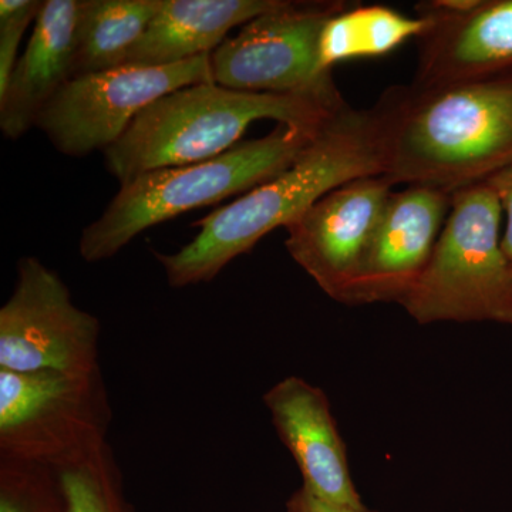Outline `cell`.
I'll use <instances>...</instances> for the list:
<instances>
[{
  "instance_id": "5bb4252c",
  "label": "cell",
  "mask_w": 512,
  "mask_h": 512,
  "mask_svg": "<svg viewBox=\"0 0 512 512\" xmlns=\"http://www.w3.org/2000/svg\"><path fill=\"white\" fill-rule=\"evenodd\" d=\"M80 0H46L8 89L0 94V128L18 140L74 77Z\"/></svg>"
},
{
  "instance_id": "ffe728a7",
  "label": "cell",
  "mask_w": 512,
  "mask_h": 512,
  "mask_svg": "<svg viewBox=\"0 0 512 512\" xmlns=\"http://www.w3.org/2000/svg\"><path fill=\"white\" fill-rule=\"evenodd\" d=\"M45 2L39 0H2L0 2V94L8 89L18 63L23 33L36 22Z\"/></svg>"
},
{
  "instance_id": "6da1fadb",
  "label": "cell",
  "mask_w": 512,
  "mask_h": 512,
  "mask_svg": "<svg viewBox=\"0 0 512 512\" xmlns=\"http://www.w3.org/2000/svg\"><path fill=\"white\" fill-rule=\"evenodd\" d=\"M372 109L393 185L453 194L512 165V72L392 86Z\"/></svg>"
},
{
  "instance_id": "5b68a950",
  "label": "cell",
  "mask_w": 512,
  "mask_h": 512,
  "mask_svg": "<svg viewBox=\"0 0 512 512\" xmlns=\"http://www.w3.org/2000/svg\"><path fill=\"white\" fill-rule=\"evenodd\" d=\"M503 207L487 181L451 194L450 212L429 264L402 299L420 325H512V276L501 248Z\"/></svg>"
},
{
  "instance_id": "ba28073f",
  "label": "cell",
  "mask_w": 512,
  "mask_h": 512,
  "mask_svg": "<svg viewBox=\"0 0 512 512\" xmlns=\"http://www.w3.org/2000/svg\"><path fill=\"white\" fill-rule=\"evenodd\" d=\"M349 5L340 0H282L211 53L214 83L249 93L339 92L332 72H320L319 39L330 16Z\"/></svg>"
},
{
  "instance_id": "7c38bea8",
  "label": "cell",
  "mask_w": 512,
  "mask_h": 512,
  "mask_svg": "<svg viewBox=\"0 0 512 512\" xmlns=\"http://www.w3.org/2000/svg\"><path fill=\"white\" fill-rule=\"evenodd\" d=\"M417 15L429 26L417 37L414 83L439 84L512 72V0H474L447 10L421 2Z\"/></svg>"
},
{
  "instance_id": "8992f818",
  "label": "cell",
  "mask_w": 512,
  "mask_h": 512,
  "mask_svg": "<svg viewBox=\"0 0 512 512\" xmlns=\"http://www.w3.org/2000/svg\"><path fill=\"white\" fill-rule=\"evenodd\" d=\"M109 393L100 372L0 369V461L52 470L73 466L107 443Z\"/></svg>"
},
{
  "instance_id": "2e32d148",
  "label": "cell",
  "mask_w": 512,
  "mask_h": 512,
  "mask_svg": "<svg viewBox=\"0 0 512 512\" xmlns=\"http://www.w3.org/2000/svg\"><path fill=\"white\" fill-rule=\"evenodd\" d=\"M429 26L426 16L403 15L383 5H353L330 16L320 33V72L348 60L389 55L407 40L423 35Z\"/></svg>"
},
{
  "instance_id": "9a60e30c",
  "label": "cell",
  "mask_w": 512,
  "mask_h": 512,
  "mask_svg": "<svg viewBox=\"0 0 512 512\" xmlns=\"http://www.w3.org/2000/svg\"><path fill=\"white\" fill-rule=\"evenodd\" d=\"M282 0H161L157 15L124 64L170 66L211 55L235 26L278 8ZM123 64V66H124Z\"/></svg>"
},
{
  "instance_id": "9c48e42d",
  "label": "cell",
  "mask_w": 512,
  "mask_h": 512,
  "mask_svg": "<svg viewBox=\"0 0 512 512\" xmlns=\"http://www.w3.org/2000/svg\"><path fill=\"white\" fill-rule=\"evenodd\" d=\"M100 320L74 305L69 288L35 256L18 262L15 289L0 309V369L100 372Z\"/></svg>"
},
{
  "instance_id": "277c9868",
  "label": "cell",
  "mask_w": 512,
  "mask_h": 512,
  "mask_svg": "<svg viewBox=\"0 0 512 512\" xmlns=\"http://www.w3.org/2000/svg\"><path fill=\"white\" fill-rule=\"evenodd\" d=\"M323 121L278 124L268 136L239 143L221 156L138 175L121 185L99 220L84 229L80 255L92 264L106 261L154 225L254 190L291 167Z\"/></svg>"
},
{
  "instance_id": "52a82bcc",
  "label": "cell",
  "mask_w": 512,
  "mask_h": 512,
  "mask_svg": "<svg viewBox=\"0 0 512 512\" xmlns=\"http://www.w3.org/2000/svg\"><path fill=\"white\" fill-rule=\"evenodd\" d=\"M204 83H214L211 55L170 66L124 64L83 74L64 84L40 114L37 127L64 156L104 153L154 101Z\"/></svg>"
},
{
  "instance_id": "4fadbf2b",
  "label": "cell",
  "mask_w": 512,
  "mask_h": 512,
  "mask_svg": "<svg viewBox=\"0 0 512 512\" xmlns=\"http://www.w3.org/2000/svg\"><path fill=\"white\" fill-rule=\"evenodd\" d=\"M264 403L279 439L301 471L302 487L329 503L365 505L353 483L326 393L302 377L289 376L265 393Z\"/></svg>"
},
{
  "instance_id": "7a4b0ae2",
  "label": "cell",
  "mask_w": 512,
  "mask_h": 512,
  "mask_svg": "<svg viewBox=\"0 0 512 512\" xmlns=\"http://www.w3.org/2000/svg\"><path fill=\"white\" fill-rule=\"evenodd\" d=\"M375 111L343 103L323 121L291 167L241 198L194 222L197 237L175 254L156 258L173 288L207 284L276 228L288 227L340 185L383 175Z\"/></svg>"
},
{
  "instance_id": "7402d4cb",
  "label": "cell",
  "mask_w": 512,
  "mask_h": 512,
  "mask_svg": "<svg viewBox=\"0 0 512 512\" xmlns=\"http://www.w3.org/2000/svg\"><path fill=\"white\" fill-rule=\"evenodd\" d=\"M286 510L288 512H377L370 510L366 505L349 507V505L329 503V501L316 497L315 494L303 487L289 497Z\"/></svg>"
},
{
  "instance_id": "30bf717a",
  "label": "cell",
  "mask_w": 512,
  "mask_h": 512,
  "mask_svg": "<svg viewBox=\"0 0 512 512\" xmlns=\"http://www.w3.org/2000/svg\"><path fill=\"white\" fill-rule=\"evenodd\" d=\"M393 187L383 175L349 181L323 195L285 228L289 255L333 301L349 305Z\"/></svg>"
},
{
  "instance_id": "8fae6325",
  "label": "cell",
  "mask_w": 512,
  "mask_h": 512,
  "mask_svg": "<svg viewBox=\"0 0 512 512\" xmlns=\"http://www.w3.org/2000/svg\"><path fill=\"white\" fill-rule=\"evenodd\" d=\"M451 194L424 185L393 191L367 248L349 306L402 302L423 274L450 212Z\"/></svg>"
},
{
  "instance_id": "d6986e66",
  "label": "cell",
  "mask_w": 512,
  "mask_h": 512,
  "mask_svg": "<svg viewBox=\"0 0 512 512\" xmlns=\"http://www.w3.org/2000/svg\"><path fill=\"white\" fill-rule=\"evenodd\" d=\"M0 512H66L57 471L0 461Z\"/></svg>"
},
{
  "instance_id": "ac0fdd59",
  "label": "cell",
  "mask_w": 512,
  "mask_h": 512,
  "mask_svg": "<svg viewBox=\"0 0 512 512\" xmlns=\"http://www.w3.org/2000/svg\"><path fill=\"white\" fill-rule=\"evenodd\" d=\"M66 512H134L124 494L123 476L106 443L73 466L57 470Z\"/></svg>"
},
{
  "instance_id": "3957f363",
  "label": "cell",
  "mask_w": 512,
  "mask_h": 512,
  "mask_svg": "<svg viewBox=\"0 0 512 512\" xmlns=\"http://www.w3.org/2000/svg\"><path fill=\"white\" fill-rule=\"evenodd\" d=\"M332 94L249 93L217 83L195 84L141 111L104 151L107 171L126 184L138 175L200 163L239 144L254 121L316 126L345 103Z\"/></svg>"
},
{
  "instance_id": "e0dca14e",
  "label": "cell",
  "mask_w": 512,
  "mask_h": 512,
  "mask_svg": "<svg viewBox=\"0 0 512 512\" xmlns=\"http://www.w3.org/2000/svg\"><path fill=\"white\" fill-rule=\"evenodd\" d=\"M161 0H80L74 77L123 66Z\"/></svg>"
},
{
  "instance_id": "44dd1931",
  "label": "cell",
  "mask_w": 512,
  "mask_h": 512,
  "mask_svg": "<svg viewBox=\"0 0 512 512\" xmlns=\"http://www.w3.org/2000/svg\"><path fill=\"white\" fill-rule=\"evenodd\" d=\"M487 183L497 192L501 207L507 214V228H505L504 237L501 238V248L512 276V165L488 178Z\"/></svg>"
}]
</instances>
